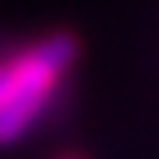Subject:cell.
Segmentation results:
<instances>
[{"label": "cell", "mask_w": 159, "mask_h": 159, "mask_svg": "<svg viewBox=\"0 0 159 159\" xmlns=\"http://www.w3.org/2000/svg\"><path fill=\"white\" fill-rule=\"evenodd\" d=\"M60 159H83L80 152H66V156H60Z\"/></svg>", "instance_id": "2"}, {"label": "cell", "mask_w": 159, "mask_h": 159, "mask_svg": "<svg viewBox=\"0 0 159 159\" xmlns=\"http://www.w3.org/2000/svg\"><path fill=\"white\" fill-rule=\"evenodd\" d=\"M76 53H80V43L73 33H53V37L33 43L27 53L17 57L20 86L0 106V146L20 139L27 133V126L43 113L50 89L57 86V80L70 70Z\"/></svg>", "instance_id": "1"}]
</instances>
